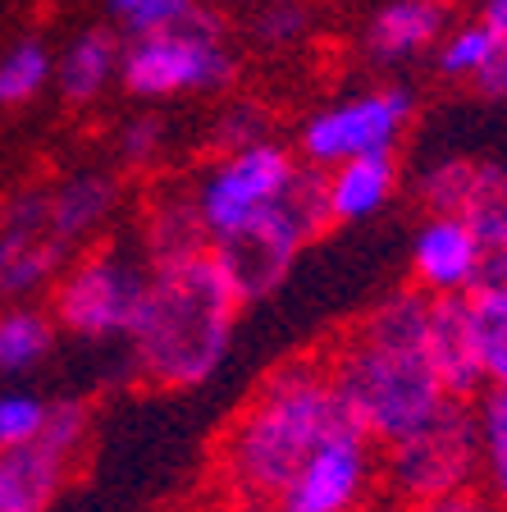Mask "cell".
Segmentation results:
<instances>
[{
    "label": "cell",
    "mask_w": 507,
    "mask_h": 512,
    "mask_svg": "<svg viewBox=\"0 0 507 512\" xmlns=\"http://www.w3.org/2000/svg\"><path fill=\"white\" fill-rule=\"evenodd\" d=\"M425 311L430 293L402 284L320 348L338 407L375 448L421 426L448 398L425 352Z\"/></svg>",
    "instance_id": "cell-1"
},
{
    "label": "cell",
    "mask_w": 507,
    "mask_h": 512,
    "mask_svg": "<svg viewBox=\"0 0 507 512\" xmlns=\"http://www.w3.org/2000/svg\"><path fill=\"white\" fill-rule=\"evenodd\" d=\"M348 421L329 384L320 348L284 357L256 380L220 430L211 453V485L229 503H275L297 462Z\"/></svg>",
    "instance_id": "cell-2"
},
{
    "label": "cell",
    "mask_w": 507,
    "mask_h": 512,
    "mask_svg": "<svg viewBox=\"0 0 507 512\" xmlns=\"http://www.w3.org/2000/svg\"><path fill=\"white\" fill-rule=\"evenodd\" d=\"M238 316L243 298L215 252L151 270L147 293L119 339L128 375L156 394H188L211 384L233 348Z\"/></svg>",
    "instance_id": "cell-3"
},
{
    "label": "cell",
    "mask_w": 507,
    "mask_h": 512,
    "mask_svg": "<svg viewBox=\"0 0 507 512\" xmlns=\"http://www.w3.org/2000/svg\"><path fill=\"white\" fill-rule=\"evenodd\" d=\"M375 458H380V499L389 508H412V503L476 490V407L466 398H444L421 426L375 448Z\"/></svg>",
    "instance_id": "cell-4"
},
{
    "label": "cell",
    "mask_w": 507,
    "mask_h": 512,
    "mask_svg": "<svg viewBox=\"0 0 507 512\" xmlns=\"http://www.w3.org/2000/svg\"><path fill=\"white\" fill-rule=\"evenodd\" d=\"M147 279L151 266L142 261L133 238H101L83 247L74 261H64L55 284L46 288V311L69 339L119 343L147 293Z\"/></svg>",
    "instance_id": "cell-5"
},
{
    "label": "cell",
    "mask_w": 507,
    "mask_h": 512,
    "mask_svg": "<svg viewBox=\"0 0 507 512\" xmlns=\"http://www.w3.org/2000/svg\"><path fill=\"white\" fill-rule=\"evenodd\" d=\"M233 74H238V55L229 51L220 10L206 0L179 28L156 32V37H128L119 51V83L138 101L224 92Z\"/></svg>",
    "instance_id": "cell-6"
},
{
    "label": "cell",
    "mask_w": 507,
    "mask_h": 512,
    "mask_svg": "<svg viewBox=\"0 0 507 512\" xmlns=\"http://www.w3.org/2000/svg\"><path fill=\"white\" fill-rule=\"evenodd\" d=\"M412 119H416L412 87L389 83V87H370V92H352L343 101L320 106L307 124L297 128V160L316 165V170H334L338 160L398 151Z\"/></svg>",
    "instance_id": "cell-7"
},
{
    "label": "cell",
    "mask_w": 507,
    "mask_h": 512,
    "mask_svg": "<svg viewBox=\"0 0 507 512\" xmlns=\"http://www.w3.org/2000/svg\"><path fill=\"white\" fill-rule=\"evenodd\" d=\"M96 439V403L87 398H51L46 426L32 444L0 448V467L10 480L19 512H51L69 485H74L83 458Z\"/></svg>",
    "instance_id": "cell-8"
},
{
    "label": "cell",
    "mask_w": 507,
    "mask_h": 512,
    "mask_svg": "<svg viewBox=\"0 0 507 512\" xmlns=\"http://www.w3.org/2000/svg\"><path fill=\"white\" fill-rule=\"evenodd\" d=\"M297 151L284 147L279 138H265L256 147L229 151L215 156L206 170L197 174V202H201V220L211 229V243L243 224L261 220L270 206L279 202V192L288 188V179L297 174Z\"/></svg>",
    "instance_id": "cell-9"
},
{
    "label": "cell",
    "mask_w": 507,
    "mask_h": 512,
    "mask_svg": "<svg viewBox=\"0 0 507 512\" xmlns=\"http://www.w3.org/2000/svg\"><path fill=\"white\" fill-rule=\"evenodd\" d=\"M380 503V458L352 421L329 430L275 494V512H357Z\"/></svg>",
    "instance_id": "cell-10"
},
{
    "label": "cell",
    "mask_w": 507,
    "mask_h": 512,
    "mask_svg": "<svg viewBox=\"0 0 507 512\" xmlns=\"http://www.w3.org/2000/svg\"><path fill=\"white\" fill-rule=\"evenodd\" d=\"M128 238H133V247L142 252V261L151 270L183 266L192 256H206L211 252V229L201 220L197 183L179 179V174L151 179L138 197V215H133Z\"/></svg>",
    "instance_id": "cell-11"
},
{
    "label": "cell",
    "mask_w": 507,
    "mask_h": 512,
    "mask_svg": "<svg viewBox=\"0 0 507 512\" xmlns=\"http://www.w3.org/2000/svg\"><path fill=\"white\" fill-rule=\"evenodd\" d=\"M124 211V179L110 170H74L46 183V238L64 261L101 243Z\"/></svg>",
    "instance_id": "cell-12"
},
{
    "label": "cell",
    "mask_w": 507,
    "mask_h": 512,
    "mask_svg": "<svg viewBox=\"0 0 507 512\" xmlns=\"http://www.w3.org/2000/svg\"><path fill=\"white\" fill-rule=\"evenodd\" d=\"M211 252L224 266V275L233 279L243 307H252V302L270 298V293L284 284L288 270H293V261L307 252V247L297 243V234L279 220L275 211H265L261 220H252V224H243V229H233V234L215 238Z\"/></svg>",
    "instance_id": "cell-13"
},
{
    "label": "cell",
    "mask_w": 507,
    "mask_h": 512,
    "mask_svg": "<svg viewBox=\"0 0 507 512\" xmlns=\"http://www.w3.org/2000/svg\"><path fill=\"white\" fill-rule=\"evenodd\" d=\"M425 352H430V366L448 398H466V403L480 398L485 371H480L476 325H471L466 293H439V298H430V311H425Z\"/></svg>",
    "instance_id": "cell-14"
},
{
    "label": "cell",
    "mask_w": 507,
    "mask_h": 512,
    "mask_svg": "<svg viewBox=\"0 0 507 512\" xmlns=\"http://www.w3.org/2000/svg\"><path fill=\"white\" fill-rule=\"evenodd\" d=\"M480 238L471 234V224L462 215H425L421 229L412 234V284L430 298L439 293H466L480 266Z\"/></svg>",
    "instance_id": "cell-15"
},
{
    "label": "cell",
    "mask_w": 507,
    "mask_h": 512,
    "mask_svg": "<svg viewBox=\"0 0 507 512\" xmlns=\"http://www.w3.org/2000/svg\"><path fill=\"white\" fill-rule=\"evenodd\" d=\"M448 32L444 0H384L361 28V51L375 64H407L434 51Z\"/></svg>",
    "instance_id": "cell-16"
},
{
    "label": "cell",
    "mask_w": 507,
    "mask_h": 512,
    "mask_svg": "<svg viewBox=\"0 0 507 512\" xmlns=\"http://www.w3.org/2000/svg\"><path fill=\"white\" fill-rule=\"evenodd\" d=\"M325 188H329V215H334V224H361L370 215H380L402 188L398 151L338 160L334 170H325Z\"/></svg>",
    "instance_id": "cell-17"
},
{
    "label": "cell",
    "mask_w": 507,
    "mask_h": 512,
    "mask_svg": "<svg viewBox=\"0 0 507 512\" xmlns=\"http://www.w3.org/2000/svg\"><path fill=\"white\" fill-rule=\"evenodd\" d=\"M119 51H124V42L106 28H92V32H83V37H74L69 51L55 60V78H51L55 92H60L69 106H92V101H101V96L110 92V83L119 78Z\"/></svg>",
    "instance_id": "cell-18"
},
{
    "label": "cell",
    "mask_w": 507,
    "mask_h": 512,
    "mask_svg": "<svg viewBox=\"0 0 507 512\" xmlns=\"http://www.w3.org/2000/svg\"><path fill=\"white\" fill-rule=\"evenodd\" d=\"M60 343V325L37 302H10L0 311V375H28Z\"/></svg>",
    "instance_id": "cell-19"
},
{
    "label": "cell",
    "mask_w": 507,
    "mask_h": 512,
    "mask_svg": "<svg viewBox=\"0 0 507 512\" xmlns=\"http://www.w3.org/2000/svg\"><path fill=\"white\" fill-rule=\"evenodd\" d=\"M471 407H476V439H480L476 490L489 494L507 512V384L480 389V398H471Z\"/></svg>",
    "instance_id": "cell-20"
},
{
    "label": "cell",
    "mask_w": 507,
    "mask_h": 512,
    "mask_svg": "<svg viewBox=\"0 0 507 512\" xmlns=\"http://www.w3.org/2000/svg\"><path fill=\"white\" fill-rule=\"evenodd\" d=\"M279 220L297 234V243L311 247L334 229V215H329V188H325V170L316 165H297V174L288 179V188L279 192V202L270 206Z\"/></svg>",
    "instance_id": "cell-21"
},
{
    "label": "cell",
    "mask_w": 507,
    "mask_h": 512,
    "mask_svg": "<svg viewBox=\"0 0 507 512\" xmlns=\"http://www.w3.org/2000/svg\"><path fill=\"white\" fill-rule=\"evenodd\" d=\"M476 170H480V160H471V156L430 160V165L412 179L416 206H421L425 215H462L466 197L476 188Z\"/></svg>",
    "instance_id": "cell-22"
},
{
    "label": "cell",
    "mask_w": 507,
    "mask_h": 512,
    "mask_svg": "<svg viewBox=\"0 0 507 512\" xmlns=\"http://www.w3.org/2000/svg\"><path fill=\"white\" fill-rule=\"evenodd\" d=\"M51 78H55V55L46 51V42H37V37L14 42L0 55V110L28 106L42 87H51Z\"/></svg>",
    "instance_id": "cell-23"
},
{
    "label": "cell",
    "mask_w": 507,
    "mask_h": 512,
    "mask_svg": "<svg viewBox=\"0 0 507 512\" xmlns=\"http://www.w3.org/2000/svg\"><path fill=\"white\" fill-rule=\"evenodd\" d=\"M462 220L471 224L480 247H507V165L480 160L476 188L462 206Z\"/></svg>",
    "instance_id": "cell-24"
},
{
    "label": "cell",
    "mask_w": 507,
    "mask_h": 512,
    "mask_svg": "<svg viewBox=\"0 0 507 512\" xmlns=\"http://www.w3.org/2000/svg\"><path fill=\"white\" fill-rule=\"evenodd\" d=\"M466 302H471L485 389L489 384H507V293H466Z\"/></svg>",
    "instance_id": "cell-25"
},
{
    "label": "cell",
    "mask_w": 507,
    "mask_h": 512,
    "mask_svg": "<svg viewBox=\"0 0 507 512\" xmlns=\"http://www.w3.org/2000/svg\"><path fill=\"white\" fill-rule=\"evenodd\" d=\"M275 138V115L270 106L252 101V96H238V101H224V110L211 119V142L215 156H229V151H243V147H256V142Z\"/></svg>",
    "instance_id": "cell-26"
},
{
    "label": "cell",
    "mask_w": 507,
    "mask_h": 512,
    "mask_svg": "<svg viewBox=\"0 0 507 512\" xmlns=\"http://www.w3.org/2000/svg\"><path fill=\"white\" fill-rule=\"evenodd\" d=\"M46 238V183H19L0 202V256Z\"/></svg>",
    "instance_id": "cell-27"
},
{
    "label": "cell",
    "mask_w": 507,
    "mask_h": 512,
    "mask_svg": "<svg viewBox=\"0 0 507 512\" xmlns=\"http://www.w3.org/2000/svg\"><path fill=\"white\" fill-rule=\"evenodd\" d=\"M169 151V119L165 115H133L115 133V160L128 174H151Z\"/></svg>",
    "instance_id": "cell-28"
},
{
    "label": "cell",
    "mask_w": 507,
    "mask_h": 512,
    "mask_svg": "<svg viewBox=\"0 0 507 512\" xmlns=\"http://www.w3.org/2000/svg\"><path fill=\"white\" fill-rule=\"evenodd\" d=\"M489 51H494V37H489V28L480 19H471V23H457V28H448L444 37L434 42V64H439V74H444V78L471 83V78L480 74V64L489 60Z\"/></svg>",
    "instance_id": "cell-29"
},
{
    "label": "cell",
    "mask_w": 507,
    "mask_h": 512,
    "mask_svg": "<svg viewBox=\"0 0 507 512\" xmlns=\"http://www.w3.org/2000/svg\"><path fill=\"white\" fill-rule=\"evenodd\" d=\"M51 398L32 394V389H5L0 394V448H19L32 444L46 426Z\"/></svg>",
    "instance_id": "cell-30"
},
{
    "label": "cell",
    "mask_w": 507,
    "mask_h": 512,
    "mask_svg": "<svg viewBox=\"0 0 507 512\" xmlns=\"http://www.w3.org/2000/svg\"><path fill=\"white\" fill-rule=\"evenodd\" d=\"M307 28H311V14L302 0H270L252 19V42L265 46V51H284V46L302 42Z\"/></svg>",
    "instance_id": "cell-31"
},
{
    "label": "cell",
    "mask_w": 507,
    "mask_h": 512,
    "mask_svg": "<svg viewBox=\"0 0 507 512\" xmlns=\"http://www.w3.org/2000/svg\"><path fill=\"white\" fill-rule=\"evenodd\" d=\"M197 5H201V0H147V5L128 14L119 28H124V37H156V32L179 28V23L188 19Z\"/></svg>",
    "instance_id": "cell-32"
},
{
    "label": "cell",
    "mask_w": 507,
    "mask_h": 512,
    "mask_svg": "<svg viewBox=\"0 0 507 512\" xmlns=\"http://www.w3.org/2000/svg\"><path fill=\"white\" fill-rule=\"evenodd\" d=\"M389 512H503V508L480 490H462V494H448V499L412 503V508H389Z\"/></svg>",
    "instance_id": "cell-33"
},
{
    "label": "cell",
    "mask_w": 507,
    "mask_h": 512,
    "mask_svg": "<svg viewBox=\"0 0 507 512\" xmlns=\"http://www.w3.org/2000/svg\"><path fill=\"white\" fill-rule=\"evenodd\" d=\"M471 83H476V92L489 96V101H507V42H494L489 60L480 64V74L471 78Z\"/></svg>",
    "instance_id": "cell-34"
},
{
    "label": "cell",
    "mask_w": 507,
    "mask_h": 512,
    "mask_svg": "<svg viewBox=\"0 0 507 512\" xmlns=\"http://www.w3.org/2000/svg\"><path fill=\"white\" fill-rule=\"evenodd\" d=\"M480 23L489 28L494 42H507V0H485L480 5Z\"/></svg>",
    "instance_id": "cell-35"
},
{
    "label": "cell",
    "mask_w": 507,
    "mask_h": 512,
    "mask_svg": "<svg viewBox=\"0 0 507 512\" xmlns=\"http://www.w3.org/2000/svg\"><path fill=\"white\" fill-rule=\"evenodd\" d=\"M142 5H147V0H106V10H110V19H115V23H124L128 14L142 10Z\"/></svg>",
    "instance_id": "cell-36"
},
{
    "label": "cell",
    "mask_w": 507,
    "mask_h": 512,
    "mask_svg": "<svg viewBox=\"0 0 507 512\" xmlns=\"http://www.w3.org/2000/svg\"><path fill=\"white\" fill-rule=\"evenodd\" d=\"M188 512H238V503H229V499H220V494H211L206 503H192Z\"/></svg>",
    "instance_id": "cell-37"
},
{
    "label": "cell",
    "mask_w": 507,
    "mask_h": 512,
    "mask_svg": "<svg viewBox=\"0 0 507 512\" xmlns=\"http://www.w3.org/2000/svg\"><path fill=\"white\" fill-rule=\"evenodd\" d=\"M0 512H19L14 508V494H10V480H5V467H0Z\"/></svg>",
    "instance_id": "cell-38"
},
{
    "label": "cell",
    "mask_w": 507,
    "mask_h": 512,
    "mask_svg": "<svg viewBox=\"0 0 507 512\" xmlns=\"http://www.w3.org/2000/svg\"><path fill=\"white\" fill-rule=\"evenodd\" d=\"M238 512H275L270 503H238Z\"/></svg>",
    "instance_id": "cell-39"
},
{
    "label": "cell",
    "mask_w": 507,
    "mask_h": 512,
    "mask_svg": "<svg viewBox=\"0 0 507 512\" xmlns=\"http://www.w3.org/2000/svg\"><path fill=\"white\" fill-rule=\"evenodd\" d=\"M206 5H243V0H206Z\"/></svg>",
    "instance_id": "cell-40"
},
{
    "label": "cell",
    "mask_w": 507,
    "mask_h": 512,
    "mask_svg": "<svg viewBox=\"0 0 507 512\" xmlns=\"http://www.w3.org/2000/svg\"><path fill=\"white\" fill-rule=\"evenodd\" d=\"M357 512H384V508H380V503H370V508H357Z\"/></svg>",
    "instance_id": "cell-41"
}]
</instances>
